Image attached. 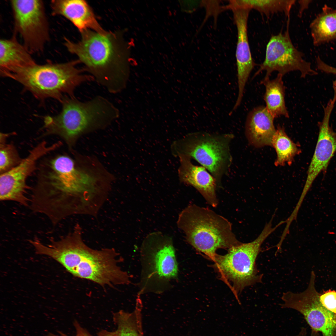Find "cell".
Instances as JSON below:
<instances>
[{"label":"cell","instance_id":"2e32d148","mask_svg":"<svg viewBox=\"0 0 336 336\" xmlns=\"http://www.w3.org/2000/svg\"><path fill=\"white\" fill-rule=\"evenodd\" d=\"M178 157L180 161L178 169L180 181L194 187L208 204L216 207L218 201L216 192L217 184L215 179L205 168L193 164L190 157L180 155Z\"/></svg>","mask_w":336,"mask_h":336},{"label":"cell","instance_id":"52a82bcc","mask_svg":"<svg viewBox=\"0 0 336 336\" xmlns=\"http://www.w3.org/2000/svg\"><path fill=\"white\" fill-rule=\"evenodd\" d=\"M272 216L266 223L259 236L253 241L233 246L224 255L215 254L211 259L214 267L222 278L231 282L232 289L238 294L245 287L262 282L263 274H260L256 265L257 258L261 251V246L266 239L282 225L279 222L274 227Z\"/></svg>","mask_w":336,"mask_h":336},{"label":"cell","instance_id":"f1b7e54d","mask_svg":"<svg viewBox=\"0 0 336 336\" xmlns=\"http://www.w3.org/2000/svg\"><path fill=\"white\" fill-rule=\"evenodd\" d=\"M298 3L300 5L299 11V15L301 16L303 11L308 7V6L311 1H298Z\"/></svg>","mask_w":336,"mask_h":336},{"label":"cell","instance_id":"cb8c5ba5","mask_svg":"<svg viewBox=\"0 0 336 336\" xmlns=\"http://www.w3.org/2000/svg\"><path fill=\"white\" fill-rule=\"evenodd\" d=\"M272 147L277 155L274 164L276 166H283L286 163L291 164L294 157L299 152L296 144L286 133L283 127L278 126L273 138Z\"/></svg>","mask_w":336,"mask_h":336},{"label":"cell","instance_id":"7c38bea8","mask_svg":"<svg viewBox=\"0 0 336 336\" xmlns=\"http://www.w3.org/2000/svg\"><path fill=\"white\" fill-rule=\"evenodd\" d=\"M315 275L311 272L310 282L304 291L284 292L281 297L282 308H290L303 315L312 331L322 336H336L335 314L326 308L320 301V294L315 287Z\"/></svg>","mask_w":336,"mask_h":336},{"label":"cell","instance_id":"5bb4252c","mask_svg":"<svg viewBox=\"0 0 336 336\" xmlns=\"http://www.w3.org/2000/svg\"><path fill=\"white\" fill-rule=\"evenodd\" d=\"M142 250L146 251L151 274L160 280L176 278L178 267L171 237L160 232L152 233L144 239Z\"/></svg>","mask_w":336,"mask_h":336},{"label":"cell","instance_id":"277c9868","mask_svg":"<svg viewBox=\"0 0 336 336\" xmlns=\"http://www.w3.org/2000/svg\"><path fill=\"white\" fill-rule=\"evenodd\" d=\"M61 112L44 117L41 137H59L71 147L82 133L104 127L119 116L118 110L106 98L98 96L86 102L65 96Z\"/></svg>","mask_w":336,"mask_h":336},{"label":"cell","instance_id":"8fae6325","mask_svg":"<svg viewBox=\"0 0 336 336\" xmlns=\"http://www.w3.org/2000/svg\"><path fill=\"white\" fill-rule=\"evenodd\" d=\"M62 143L60 141L48 145L43 140L29 152L21 163L0 176V199L2 201H12L24 206H29L30 199L27 197L29 187L28 179L36 171L39 161L48 154L57 150Z\"/></svg>","mask_w":336,"mask_h":336},{"label":"cell","instance_id":"1f68e13d","mask_svg":"<svg viewBox=\"0 0 336 336\" xmlns=\"http://www.w3.org/2000/svg\"><path fill=\"white\" fill-rule=\"evenodd\" d=\"M335 319H336V315H335Z\"/></svg>","mask_w":336,"mask_h":336},{"label":"cell","instance_id":"7402d4cb","mask_svg":"<svg viewBox=\"0 0 336 336\" xmlns=\"http://www.w3.org/2000/svg\"><path fill=\"white\" fill-rule=\"evenodd\" d=\"M283 76L278 74L274 79L264 78L260 82L265 88L264 99L266 108L274 118L283 116L289 117L285 103V87L282 80Z\"/></svg>","mask_w":336,"mask_h":336},{"label":"cell","instance_id":"5b68a950","mask_svg":"<svg viewBox=\"0 0 336 336\" xmlns=\"http://www.w3.org/2000/svg\"><path fill=\"white\" fill-rule=\"evenodd\" d=\"M79 62L77 60L61 63H36L16 68L4 77L19 82L38 99L51 98L61 101L64 95L73 96L77 87L93 78L83 74L82 70L77 67Z\"/></svg>","mask_w":336,"mask_h":336},{"label":"cell","instance_id":"484cf974","mask_svg":"<svg viewBox=\"0 0 336 336\" xmlns=\"http://www.w3.org/2000/svg\"><path fill=\"white\" fill-rule=\"evenodd\" d=\"M320 299L322 305L327 310L336 315V291L330 289L320 295Z\"/></svg>","mask_w":336,"mask_h":336},{"label":"cell","instance_id":"4fadbf2b","mask_svg":"<svg viewBox=\"0 0 336 336\" xmlns=\"http://www.w3.org/2000/svg\"><path fill=\"white\" fill-rule=\"evenodd\" d=\"M336 100H329L324 106L322 120L318 122L319 134L314 153L307 172L306 180L300 198L304 199L313 183L319 175L326 171L331 159L336 152V132L330 125V116Z\"/></svg>","mask_w":336,"mask_h":336},{"label":"cell","instance_id":"9c48e42d","mask_svg":"<svg viewBox=\"0 0 336 336\" xmlns=\"http://www.w3.org/2000/svg\"><path fill=\"white\" fill-rule=\"evenodd\" d=\"M15 32L31 54L42 52L50 40L49 23L43 1L40 0L10 1Z\"/></svg>","mask_w":336,"mask_h":336},{"label":"cell","instance_id":"8992f818","mask_svg":"<svg viewBox=\"0 0 336 336\" xmlns=\"http://www.w3.org/2000/svg\"><path fill=\"white\" fill-rule=\"evenodd\" d=\"M177 224L187 242L210 259L217 249L228 250L241 243L233 233L231 223L207 208L188 205L179 214Z\"/></svg>","mask_w":336,"mask_h":336},{"label":"cell","instance_id":"9a60e30c","mask_svg":"<svg viewBox=\"0 0 336 336\" xmlns=\"http://www.w3.org/2000/svg\"><path fill=\"white\" fill-rule=\"evenodd\" d=\"M251 10L240 8L232 10L237 31L236 56L238 94L236 103L240 104L245 88L250 74L256 65L252 57L249 44L247 23Z\"/></svg>","mask_w":336,"mask_h":336},{"label":"cell","instance_id":"83f0119b","mask_svg":"<svg viewBox=\"0 0 336 336\" xmlns=\"http://www.w3.org/2000/svg\"><path fill=\"white\" fill-rule=\"evenodd\" d=\"M316 66L319 70L327 73L336 75V68L325 63L319 56L316 57Z\"/></svg>","mask_w":336,"mask_h":336},{"label":"cell","instance_id":"ffe728a7","mask_svg":"<svg viewBox=\"0 0 336 336\" xmlns=\"http://www.w3.org/2000/svg\"><path fill=\"white\" fill-rule=\"evenodd\" d=\"M142 310V301L137 298L133 312L121 310L114 314L113 319L117 325L116 330L110 331L102 329L98 332L97 336H143Z\"/></svg>","mask_w":336,"mask_h":336},{"label":"cell","instance_id":"f546056e","mask_svg":"<svg viewBox=\"0 0 336 336\" xmlns=\"http://www.w3.org/2000/svg\"><path fill=\"white\" fill-rule=\"evenodd\" d=\"M15 134V133L14 132L7 133L1 132L0 134V144L7 142V139L9 138Z\"/></svg>","mask_w":336,"mask_h":336},{"label":"cell","instance_id":"7a4b0ae2","mask_svg":"<svg viewBox=\"0 0 336 336\" xmlns=\"http://www.w3.org/2000/svg\"><path fill=\"white\" fill-rule=\"evenodd\" d=\"M77 224L72 231L45 244L38 238L32 245L37 254L49 256L75 277L95 282L102 287L128 284L129 276L119 265V254L113 248L95 250L82 238Z\"/></svg>","mask_w":336,"mask_h":336},{"label":"cell","instance_id":"d6986e66","mask_svg":"<svg viewBox=\"0 0 336 336\" xmlns=\"http://www.w3.org/2000/svg\"><path fill=\"white\" fill-rule=\"evenodd\" d=\"M31 54L14 35L8 39L0 41V71L3 77L13 70L26 67L36 63Z\"/></svg>","mask_w":336,"mask_h":336},{"label":"cell","instance_id":"3957f363","mask_svg":"<svg viewBox=\"0 0 336 336\" xmlns=\"http://www.w3.org/2000/svg\"><path fill=\"white\" fill-rule=\"evenodd\" d=\"M81 33L77 42L65 38V47L77 56L97 82L110 92H119L127 75L129 44L119 32L101 34L88 29Z\"/></svg>","mask_w":336,"mask_h":336},{"label":"cell","instance_id":"30bf717a","mask_svg":"<svg viewBox=\"0 0 336 336\" xmlns=\"http://www.w3.org/2000/svg\"><path fill=\"white\" fill-rule=\"evenodd\" d=\"M286 30L272 35L267 44L263 62L253 77H255L263 71L264 78H270L272 73L277 71L283 76L293 71H299L301 77L315 75L317 72L313 69L310 63L304 59L303 54L293 44L289 32L290 18L287 19Z\"/></svg>","mask_w":336,"mask_h":336},{"label":"cell","instance_id":"ac0fdd59","mask_svg":"<svg viewBox=\"0 0 336 336\" xmlns=\"http://www.w3.org/2000/svg\"><path fill=\"white\" fill-rule=\"evenodd\" d=\"M274 119L263 106L255 107L249 113L245 130L250 144L256 147L272 146V139L276 131Z\"/></svg>","mask_w":336,"mask_h":336},{"label":"cell","instance_id":"ba28073f","mask_svg":"<svg viewBox=\"0 0 336 336\" xmlns=\"http://www.w3.org/2000/svg\"><path fill=\"white\" fill-rule=\"evenodd\" d=\"M233 137L231 134L189 133L173 142L170 147L172 154L176 157L185 155L195 159L209 171L219 185L231 164L230 145Z\"/></svg>","mask_w":336,"mask_h":336},{"label":"cell","instance_id":"d4e9b609","mask_svg":"<svg viewBox=\"0 0 336 336\" xmlns=\"http://www.w3.org/2000/svg\"><path fill=\"white\" fill-rule=\"evenodd\" d=\"M22 159L12 142L0 144V174L16 167Z\"/></svg>","mask_w":336,"mask_h":336},{"label":"cell","instance_id":"e0dca14e","mask_svg":"<svg viewBox=\"0 0 336 336\" xmlns=\"http://www.w3.org/2000/svg\"><path fill=\"white\" fill-rule=\"evenodd\" d=\"M53 15L63 16L81 32L89 29L101 34L107 31L97 21L90 6L82 0H53L50 2Z\"/></svg>","mask_w":336,"mask_h":336},{"label":"cell","instance_id":"4dcf8cb0","mask_svg":"<svg viewBox=\"0 0 336 336\" xmlns=\"http://www.w3.org/2000/svg\"><path fill=\"white\" fill-rule=\"evenodd\" d=\"M296 336H307L306 329L303 328L301 329V332ZM310 336H321L319 332L312 331Z\"/></svg>","mask_w":336,"mask_h":336},{"label":"cell","instance_id":"44dd1931","mask_svg":"<svg viewBox=\"0 0 336 336\" xmlns=\"http://www.w3.org/2000/svg\"><path fill=\"white\" fill-rule=\"evenodd\" d=\"M310 27L315 46L336 40V7L324 5Z\"/></svg>","mask_w":336,"mask_h":336},{"label":"cell","instance_id":"4316f807","mask_svg":"<svg viewBox=\"0 0 336 336\" xmlns=\"http://www.w3.org/2000/svg\"><path fill=\"white\" fill-rule=\"evenodd\" d=\"M74 326L76 330V334L73 336H92L87 330L83 328L76 320L73 322ZM59 335L54 334L51 333H49L48 336H69L63 333L58 331Z\"/></svg>","mask_w":336,"mask_h":336},{"label":"cell","instance_id":"6da1fadb","mask_svg":"<svg viewBox=\"0 0 336 336\" xmlns=\"http://www.w3.org/2000/svg\"><path fill=\"white\" fill-rule=\"evenodd\" d=\"M46 156L38 166L30 204L35 213L45 215L55 226L69 216L85 214L97 180L67 155Z\"/></svg>","mask_w":336,"mask_h":336},{"label":"cell","instance_id":"603a6c76","mask_svg":"<svg viewBox=\"0 0 336 336\" xmlns=\"http://www.w3.org/2000/svg\"><path fill=\"white\" fill-rule=\"evenodd\" d=\"M295 0H233L227 5L228 9L239 8L254 9L268 17L278 13H284L287 18H290L291 8Z\"/></svg>","mask_w":336,"mask_h":336}]
</instances>
